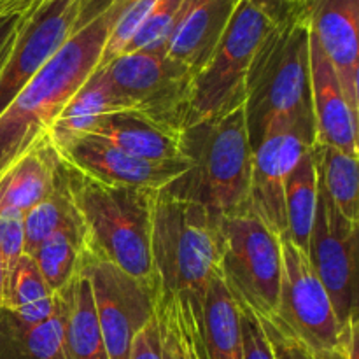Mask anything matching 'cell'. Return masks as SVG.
I'll return each instance as SVG.
<instances>
[{"instance_id": "1", "label": "cell", "mask_w": 359, "mask_h": 359, "mask_svg": "<svg viewBox=\"0 0 359 359\" xmlns=\"http://www.w3.org/2000/svg\"><path fill=\"white\" fill-rule=\"evenodd\" d=\"M125 0L77 28L0 114V172L46 132L67 102L86 83Z\"/></svg>"}, {"instance_id": "2", "label": "cell", "mask_w": 359, "mask_h": 359, "mask_svg": "<svg viewBox=\"0 0 359 359\" xmlns=\"http://www.w3.org/2000/svg\"><path fill=\"white\" fill-rule=\"evenodd\" d=\"M63 181L79 221L84 252L154 284L151 219L156 191L104 184L65 163Z\"/></svg>"}, {"instance_id": "3", "label": "cell", "mask_w": 359, "mask_h": 359, "mask_svg": "<svg viewBox=\"0 0 359 359\" xmlns=\"http://www.w3.org/2000/svg\"><path fill=\"white\" fill-rule=\"evenodd\" d=\"M181 149L188 170L163 191L198 203L221 219L249 212L252 146L244 105L182 130Z\"/></svg>"}, {"instance_id": "4", "label": "cell", "mask_w": 359, "mask_h": 359, "mask_svg": "<svg viewBox=\"0 0 359 359\" xmlns=\"http://www.w3.org/2000/svg\"><path fill=\"white\" fill-rule=\"evenodd\" d=\"M221 217L160 189L151 219V262L158 293L200 302L221 273Z\"/></svg>"}, {"instance_id": "5", "label": "cell", "mask_w": 359, "mask_h": 359, "mask_svg": "<svg viewBox=\"0 0 359 359\" xmlns=\"http://www.w3.org/2000/svg\"><path fill=\"white\" fill-rule=\"evenodd\" d=\"M244 116L252 149L273 118H290L316 139L309 21L304 9L266 37L245 81Z\"/></svg>"}, {"instance_id": "6", "label": "cell", "mask_w": 359, "mask_h": 359, "mask_svg": "<svg viewBox=\"0 0 359 359\" xmlns=\"http://www.w3.org/2000/svg\"><path fill=\"white\" fill-rule=\"evenodd\" d=\"M273 28L276 25L262 11L248 0H238L216 51L193 76L184 128L244 105L249 69Z\"/></svg>"}, {"instance_id": "7", "label": "cell", "mask_w": 359, "mask_h": 359, "mask_svg": "<svg viewBox=\"0 0 359 359\" xmlns=\"http://www.w3.org/2000/svg\"><path fill=\"white\" fill-rule=\"evenodd\" d=\"M221 277L241 307L258 318L276 316L283 249L280 237L252 212L221 221Z\"/></svg>"}, {"instance_id": "8", "label": "cell", "mask_w": 359, "mask_h": 359, "mask_svg": "<svg viewBox=\"0 0 359 359\" xmlns=\"http://www.w3.org/2000/svg\"><path fill=\"white\" fill-rule=\"evenodd\" d=\"M83 25L81 0H28L0 58V114Z\"/></svg>"}, {"instance_id": "9", "label": "cell", "mask_w": 359, "mask_h": 359, "mask_svg": "<svg viewBox=\"0 0 359 359\" xmlns=\"http://www.w3.org/2000/svg\"><path fill=\"white\" fill-rule=\"evenodd\" d=\"M102 69L112 88L137 112L182 132L193 72L165 53L133 51L111 60Z\"/></svg>"}, {"instance_id": "10", "label": "cell", "mask_w": 359, "mask_h": 359, "mask_svg": "<svg viewBox=\"0 0 359 359\" xmlns=\"http://www.w3.org/2000/svg\"><path fill=\"white\" fill-rule=\"evenodd\" d=\"M81 269L90 280L109 359H130L133 339L156 314L158 287L86 252Z\"/></svg>"}, {"instance_id": "11", "label": "cell", "mask_w": 359, "mask_h": 359, "mask_svg": "<svg viewBox=\"0 0 359 359\" xmlns=\"http://www.w3.org/2000/svg\"><path fill=\"white\" fill-rule=\"evenodd\" d=\"M280 249L279 300L276 316L270 319L314 349H337L344 328L309 256L291 244L286 235L280 237Z\"/></svg>"}, {"instance_id": "12", "label": "cell", "mask_w": 359, "mask_h": 359, "mask_svg": "<svg viewBox=\"0 0 359 359\" xmlns=\"http://www.w3.org/2000/svg\"><path fill=\"white\" fill-rule=\"evenodd\" d=\"M314 135L290 118H273L265 125L262 139L252 149L249 212L276 235H286L284 193L293 168L311 147Z\"/></svg>"}, {"instance_id": "13", "label": "cell", "mask_w": 359, "mask_h": 359, "mask_svg": "<svg viewBox=\"0 0 359 359\" xmlns=\"http://www.w3.org/2000/svg\"><path fill=\"white\" fill-rule=\"evenodd\" d=\"M307 256L344 328L358 318V224L337 210L321 182Z\"/></svg>"}, {"instance_id": "14", "label": "cell", "mask_w": 359, "mask_h": 359, "mask_svg": "<svg viewBox=\"0 0 359 359\" xmlns=\"http://www.w3.org/2000/svg\"><path fill=\"white\" fill-rule=\"evenodd\" d=\"M74 170L104 184L160 191L188 170V161H147L93 135H83L58 149Z\"/></svg>"}, {"instance_id": "15", "label": "cell", "mask_w": 359, "mask_h": 359, "mask_svg": "<svg viewBox=\"0 0 359 359\" xmlns=\"http://www.w3.org/2000/svg\"><path fill=\"white\" fill-rule=\"evenodd\" d=\"M309 30L328 56L353 114L359 118V0H304Z\"/></svg>"}, {"instance_id": "16", "label": "cell", "mask_w": 359, "mask_h": 359, "mask_svg": "<svg viewBox=\"0 0 359 359\" xmlns=\"http://www.w3.org/2000/svg\"><path fill=\"white\" fill-rule=\"evenodd\" d=\"M309 58H311L316 144L335 147L347 154H358L359 118L351 111L335 69L311 30H309Z\"/></svg>"}, {"instance_id": "17", "label": "cell", "mask_w": 359, "mask_h": 359, "mask_svg": "<svg viewBox=\"0 0 359 359\" xmlns=\"http://www.w3.org/2000/svg\"><path fill=\"white\" fill-rule=\"evenodd\" d=\"M238 0H186L165 55L195 76L212 56Z\"/></svg>"}, {"instance_id": "18", "label": "cell", "mask_w": 359, "mask_h": 359, "mask_svg": "<svg viewBox=\"0 0 359 359\" xmlns=\"http://www.w3.org/2000/svg\"><path fill=\"white\" fill-rule=\"evenodd\" d=\"M62 174V158L49 132L0 172V214H25L51 195Z\"/></svg>"}, {"instance_id": "19", "label": "cell", "mask_w": 359, "mask_h": 359, "mask_svg": "<svg viewBox=\"0 0 359 359\" xmlns=\"http://www.w3.org/2000/svg\"><path fill=\"white\" fill-rule=\"evenodd\" d=\"M88 135L98 137L147 161H186L181 149V132L137 111L105 116Z\"/></svg>"}, {"instance_id": "20", "label": "cell", "mask_w": 359, "mask_h": 359, "mask_svg": "<svg viewBox=\"0 0 359 359\" xmlns=\"http://www.w3.org/2000/svg\"><path fill=\"white\" fill-rule=\"evenodd\" d=\"M126 111H135V107L112 88L104 70L95 69L49 126L53 146L56 151L62 149L72 140L88 135L105 116Z\"/></svg>"}, {"instance_id": "21", "label": "cell", "mask_w": 359, "mask_h": 359, "mask_svg": "<svg viewBox=\"0 0 359 359\" xmlns=\"http://www.w3.org/2000/svg\"><path fill=\"white\" fill-rule=\"evenodd\" d=\"M196 318L207 358L244 359L241 307L221 273L210 279L202 300L196 302Z\"/></svg>"}, {"instance_id": "22", "label": "cell", "mask_w": 359, "mask_h": 359, "mask_svg": "<svg viewBox=\"0 0 359 359\" xmlns=\"http://www.w3.org/2000/svg\"><path fill=\"white\" fill-rule=\"evenodd\" d=\"M83 263V262H81ZM63 304V346L67 359H109L95 311L90 280L83 269L58 293Z\"/></svg>"}, {"instance_id": "23", "label": "cell", "mask_w": 359, "mask_h": 359, "mask_svg": "<svg viewBox=\"0 0 359 359\" xmlns=\"http://www.w3.org/2000/svg\"><path fill=\"white\" fill-rule=\"evenodd\" d=\"M63 326L65 316L60 297L55 314L39 325H25L0 309V359H67Z\"/></svg>"}, {"instance_id": "24", "label": "cell", "mask_w": 359, "mask_h": 359, "mask_svg": "<svg viewBox=\"0 0 359 359\" xmlns=\"http://www.w3.org/2000/svg\"><path fill=\"white\" fill-rule=\"evenodd\" d=\"M319 200V172L314 149H309L293 168L286 182V237L307 255Z\"/></svg>"}, {"instance_id": "25", "label": "cell", "mask_w": 359, "mask_h": 359, "mask_svg": "<svg viewBox=\"0 0 359 359\" xmlns=\"http://www.w3.org/2000/svg\"><path fill=\"white\" fill-rule=\"evenodd\" d=\"M56 304L58 297L44 283L34 258L21 256L6 277L2 309L25 325H39L55 314Z\"/></svg>"}, {"instance_id": "26", "label": "cell", "mask_w": 359, "mask_h": 359, "mask_svg": "<svg viewBox=\"0 0 359 359\" xmlns=\"http://www.w3.org/2000/svg\"><path fill=\"white\" fill-rule=\"evenodd\" d=\"M319 182L333 205L353 224H359L358 154H347L330 146L314 147Z\"/></svg>"}, {"instance_id": "27", "label": "cell", "mask_w": 359, "mask_h": 359, "mask_svg": "<svg viewBox=\"0 0 359 359\" xmlns=\"http://www.w3.org/2000/svg\"><path fill=\"white\" fill-rule=\"evenodd\" d=\"M30 256L49 290L58 294L69 286L81 269L84 256L81 228L72 226L56 231L46 238Z\"/></svg>"}, {"instance_id": "28", "label": "cell", "mask_w": 359, "mask_h": 359, "mask_svg": "<svg viewBox=\"0 0 359 359\" xmlns=\"http://www.w3.org/2000/svg\"><path fill=\"white\" fill-rule=\"evenodd\" d=\"M25 224V255L30 256L42 242L51 237L56 231L63 228L79 226L76 210H74L72 202L67 193L65 181H63V161H62V174L56 188L53 189L51 195L46 196L44 200L32 207L30 210L23 214ZM81 228V226H79Z\"/></svg>"}, {"instance_id": "29", "label": "cell", "mask_w": 359, "mask_h": 359, "mask_svg": "<svg viewBox=\"0 0 359 359\" xmlns=\"http://www.w3.org/2000/svg\"><path fill=\"white\" fill-rule=\"evenodd\" d=\"M184 2L186 0H156L125 53H165L167 42L170 39L175 23H177Z\"/></svg>"}, {"instance_id": "30", "label": "cell", "mask_w": 359, "mask_h": 359, "mask_svg": "<svg viewBox=\"0 0 359 359\" xmlns=\"http://www.w3.org/2000/svg\"><path fill=\"white\" fill-rule=\"evenodd\" d=\"M156 316L160 321L163 359H191L184 297H165L158 293Z\"/></svg>"}, {"instance_id": "31", "label": "cell", "mask_w": 359, "mask_h": 359, "mask_svg": "<svg viewBox=\"0 0 359 359\" xmlns=\"http://www.w3.org/2000/svg\"><path fill=\"white\" fill-rule=\"evenodd\" d=\"M154 2L156 0H125L114 21V27H112L111 34L105 41L98 67L107 65L111 60L118 58L126 51L132 39L135 37L139 28L142 27L144 20H146L147 13L151 11Z\"/></svg>"}, {"instance_id": "32", "label": "cell", "mask_w": 359, "mask_h": 359, "mask_svg": "<svg viewBox=\"0 0 359 359\" xmlns=\"http://www.w3.org/2000/svg\"><path fill=\"white\" fill-rule=\"evenodd\" d=\"M269 337L270 347H272L276 359H346L342 347L337 349H314L302 342L298 337L287 332L286 328L276 323L273 319L258 318Z\"/></svg>"}, {"instance_id": "33", "label": "cell", "mask_w": 359, "mask_h": 359, "mask_svg": "<svg viewBox=\"0 0 359 359\" xmlns=\"http://www.w3.org/2000/svg\"><path fill=\"white\" fill-rule=\"evenodd\" d=\"M25 255V224L23 214H0V259L6 277Z\"/></svg>"}, {"instance_id": "34", "label": "cell", "mask_w": 359, "mask_h": 359, "mask_svg": "<svg viewBox=\"0 0 359 359\" xmlns=\"http://www.w3.org/2000/svg\"><path fill=\"white\" fill-rule=\"evenodd\" d=\"M241 321L242 337H244V359H276L258 316L252 314L249 309L241 307Z\"/></svg>"}, {"instance_id": "35", "label": "cell", "mask_w": 359, "mask_h": 359, "mask_svg": "<svg viewBox=\"0 0 359 359\" xmlns=\"http://www.w3.org/2000/svg\"><path fill=\"white\" fill-rule=\"evenodd\" d=\"M130 359H163L160 321H158L156 314L133 339Z\"/></svg>"}, {"instance_id": "36", "label": "cell", "mask_w": 359, "mask_h": 359, "mask_svg": "<svg viewBox=\"0 0 359 359\" xmlns=\"http://www.w3.org/2000/svg\"><path fill=\"white\" fill-rule=\"evenodd\" d=\"M248 2L262 11L276 27L286 23L291 16H294L302 9V7L300 9L294 7L290 0H248Z\"/></svg>"}, {"instance_id": "37", "label": "cell", "mask_w": 359, "mask_h": 359, "mask_svg": "<svg viewBox=\"0 0 359 359\" xmlns=\"http://www.w3.org/2000/svg\"><path fill=\"white\" fill-rule=\"evenodd\" d=\"M186 325H188V342L191 359H209L207 358L205 347H203L202 333H200L198 318H196V302L186 298Z\"/></svg>"}, {"instance_id": "38", "label": "cell", "mask_w": 359, "mask_h": 359, "mask_svg": "<svg viewBox=\"0 0 359 359\" xmlns=\"http://www.w3.org/2000/svg\"><path fill=\"white\" fill-rule=\"evenodd\" d=\"M4 284H6V270H4L2 259H0V309H2V297H4Z\"/></svg>"}, {"instance_id": "39", "label": "cell", "mask_w": 359, "mask_h": 359, "mask_svg": "<svg viewBox=\"0 0 359 359\" xmlns=\"http://www.w3.org/2000/svg\"><path fill=\"white\" fill-rule=\"evenodd\" d=\"M290 2L293 4L294 7H298V9H300V7H302V4H304V0H290Z\"/></svg>"}]
</instances>
